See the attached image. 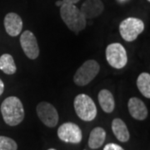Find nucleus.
Returning a JSON list of instances; mask_svg holds the SVG:
<instances>
[{
    "mask_svg": "<svg viewBox=\"0 0 150 150\" xmlns=\"http://www.w3.org/2000/svg\"><path fill=\"white\" fill-rule=\"evenodd\" d=\"M74 107L78 117L83 121L90 122L96 118V105L91 97L87 94L80 93L75 97Z\"/></svg>",
    "mask_w": 150,
    "mask_h": 150,
    "instance_id": "obj_3",
    "label": "nucleus"
},
{
    "mask_svg": "<svg viewBox=\"0 0 150 150\" xmlns=\"http://www.w3.org/2000/svg\"><path fill=\"white\" fill-rule=\"evenodd\" d=\"M0 110L4 121L9 126H17L24 119V108L21 100L16 96L6 98L1 104Z\"/></svg>",
    "mask_w": 150,
    "mask_h": 150,
    "instance_id": "obj_1",
    "label": "nucleus"
},
{
    "mask_svg": "<svg viewBox=\"0 0 150 150\" xmlns=\"http://www.w3.org/2000/svg\"><path fill=\"white\" fill-rule=\"evenodd\" d=\"M65 4H75L77 3H79L80 0H62Z\"/></svg>",
    "mask_w": 150,
    "mask_h": 150,
    "instance_id": "obj_20",
    "label": "nucleus"
},
{
    "mask_svg": "<svg viewBox=\"0 0 150 150\" xmlns=\"http://www.w3.org/2000/svg\"><path fill=\"white\" fill-rule=\"evenodd\" d=\"M119 33L126 42H134L144 30V23L140 18L129 17L119 24Z\"/></svg>",
    "mask_w": 150,
    "mask_h": 150,
    "instance_id": "obj_5",
    "label": "nucleus"
},
{
    "mask_svg": "<svg viewBox=\"0 0 150 150\" xmlns=\"http://www.w3.org/2000/svg\"><path fill=\"white\" fill-rule=\"evenodd\" d=\"M137 87L139 92L147 98H150V74L142 73L137 79Z\"/></svg>",
    "mask_w": 150,
    "mask_h": 150,
    "instance_id": "obj_17",
    "label": "nucleus"
},
{
    "mask_svg": "<svg viewBox=\"0 0 150 150\" xmlns=\"http://www.w3.org/2000/svg\"><path fill=\"white\" fill-rule=\"evenodd\" d=\"M18 144L11 138L0 136V150H17Z\"/></svg>",
    "mask_w": 150,
    "mask_h": 150,
    "instance_id": "obj_18",
    "label": "nucleus"
},
{
    "mask_svg": "<svg viewBox=\"0 0 150 150\" xmlns=\"http://www.w3.org/2000/svg\"><path fill=\"white\" fill-rule=\"evenodd\" d=\"M0 70L8 75H13L16 73V64L11 54H4L0 56Z\"/></svg>",
    "mask_w": 150,
    "mask_h": 150,
    "instance_id": "obj_16",
    "label": "nucleus"
},
{
    "mask_svg": "<svg viewBox=\"0 0 150 150\" xmlns=\"http://www.w3.org/2000/svg\"><path fill=\"white\" fill-rule=\"evenodd\" d=\"M63 4H64V2H63L62 0H59V1H57V2H56V5L59 6V7H61V6L63 5Z\"/></svg>",
    "mask_w": 150,
    "mask_h": 150,
    "instance_id": "obj_22",
    "label": "nucleus"
},
{
    "mask_svg": "<svg viewBox=\"0 0 150 150\" xmlns=\"http://www.w3.org/2000/svg\"><path fill=\"white\" fill-rule=\"evenodd\" d=\"M128 108L130 115L136 120H144L148 117V108L144 101L139 98H130L128 102Z\"/></svg>",
    "mask_w": 150,
    "mask_h": 150,
    "instance_id": "obj_11",
    "label": "nucleus"
},
{
    "mask_svg": "<svg viewBox=\"0 0 150 150\" xmlns=\"http://www.w3.org/2000/svg\"><path fill=\"white\" fill-rule=\"evenodd\" d=\"M5 31L11 37H17L23 29V20L16 13H8L4 20Z\"/></svg>",
    "mask_w": 150,
    "mask_h": 150,
    "instance_id": "obj_10",
    "label": "nucleus"
},
{
    "mask_svg": "<svg viewBox=\"0 0 150 150\" xmlns=\"http://www.w3.org/2000/svg\"><path fill=\"white\" fill-rule=\"evenodd\" d=\"M147 1H148V2H150V0H147Z\"/></svg>",
    "mask_w": 150,
    "mask_h": 150,
    "instance_id": "obj_24",
    "label": "nucleus"
},
{
    "mask_svg": "<svg viewBox=\"0 0 150 150\" xmlns=\"http://www.w3.org/2000/svg\"><path fill=\"white\" fill-rule=\"evenodd\" d=\"M104 5L101 0H86L81 6L80 11L86 19H91L102 14Z\"/></svg>",
    "mask_w": 150,
    "mask_h": 150,
    "instance_id": "obj_12",
    "label": "nucleus"
},
{
    "mask_svg": "<svg viewBox=\"0 0 150 150\" xmlns=\"http://www.w3.org/2000/svg\"><path fill=\"white\" fill-rule=\"evenodd\" d=\"M58 136L59 139L69 144H79L83 134L82 130L76 123L68 122L63 123L58 129Z\"/></svg>",
    "mask_w": 150,
    "mask_h": 150,
    "instance_id": "obj_8",
    "label": "nucleus"
},
{
    "mask_svg": "<svg viewBox=\"0 0 150 150\" xmlns=\"http://www.w3.org/2000/svg\"><path fill=\"white\" fill-rule=\"evenodd\" d=\"M105 54L108 64L113 69H121L128 63L127 51L121 43H112L108 45Z\"/></svg>",
    "mask_w": 150,
    "mask_h": 150,
    "instance_id": "obj_6",
    "label": "nucleus"
},
{
    "mask_svg": "<svg viewBox=\"0 0 150 150\" xmlns=\"http://www.w3.org/2000/svg\"><path fill=\"white\" fill-rule=\"evenodd\" d=\"M60 16L66 26L75 33L83 31L87 25V19L75 4L64 3L60 7Z\"/></svg>",
    "mask_w": 150,
    "mask_h": 150,
    "instance_id": "obj_2",
    "label": "nucleus"
},
{
    "mask_svg": "<svg viewBox=\"0 0 150 150\" xmlns=\"http://www.w3.org/2000/svg\"><path fill=\"white\" fill-rule=\"evenodd\" d=\"M36 112L40 121L48 128H54L59 123V112L50 103L40 102L37 105Z\"/></svg>",
    "mask_w": 150,
    "mask_h": 150,
    "instance_id": "obj_7",
    "label": "nucleus"
},
{
    "mask_svg": "<svg viewBox=\"0 0 150 150\" xmlns=\"http://www.w3.org/2000/svg\"><path fill=\"white\" fill-rule=\"evenodd\" d=\"M4 91V83L2 81V79H0V96L3 94Z\"/></svg>",
    "mask_w": 150,
    "mask_h": 150,
    "instance_id": "obj_21",
    "label": "nucleus"
},
{
    "mask_svg": "<svg viewBox=\"0 0 150 150\" xmlns=\"http://www.w3.org/2000/svg\"><path fill=\"white\" fill-rule=\"evenodd\" d=\"M99 71L100 66L96 60H87L76 71L74 75V82L76 85L80 87L88 85L95 79Z\"/></svg>",
    "mask_w": 150,
    "mask_h": 150,
    "instance_id": "obj_4",
    "label": "nucleus"
},
{
    "mask_svg": "<svg viewBox=\"0 0 150 150\" xmlns=\"http://www.w3.org/2000/svg\"><path fill=\"white\" fill-rule=\"evenodd\" d=\"M112 131L116 139L122 142L126 143L129 140L130 134L126 123L121 118H114L112 121Z\"/></svg>",
    "mask_w": 150,
    "mask_h": 150,
    "instance_id": "obj_13",
    "label": "nucleus"
},
{
    "mask_svg": "<svg viewBox=\"0 0 150 150\" xmlns=\"http://www.w3.org/2000/svg\"><path fill=\"white\" fill-rule=\"evenodd\" d=\"M103 150H124V149H123V148H122L120 145L110 143V144H108L107 145H105V147L103 148Z\"/></svg>",
    "mask_w": 150,
    "mask_h": 150,
    "instance_id": "obj_19",
    "label": "nucleus"
},
{
    "mask_svg": "<svg viewBox=\"0 0 150 150\" xmlns=\"http://www.w3.org/2000/svg\"><path fill=\"white\" fill-rule=\"evenodd\" d=\"M106 139V132L101 127H96L93 129L88 138V147L92 149L100 148Z\"/></svg>",
    "mask_w": 150,
    "mask_h": 150,
    "instance_id": "obj_15",
    "label": "nucleus"
},
{
    "mask_svg": "<svg viewBox=\"0 0 150 150\" xmlns=\"http://www.w3.org/2000/svg\"><path fill=\"white\" fill-rule=\"evenodd\" d=\"M98 99L103 112L110 113L115 108V101L111 92L108 89H102L98 93Z\"/></svg>",
    "mask_w": 150,
    "mask_h": 150,
    "instance_id": "obj_14",
    "label": "nucleus"
},
{
    "mask_svg": "<svg viewBox=\"0 0 150 150\" xmlns=\"http://www.w3.org/2000/svg\"><path fill=\"white\" fill-rule=\"evenodd\" d=\"M48 150H56V149H49Z\"/></svg>",
    "mask_w": 150,
    "mask_h": 150,
    "instance_id": "obj_23",
    "label": "nucleus"
},
{
    "mask_svg": "<svg viewBox=\"0 0 150 150\" xmlns=\"http://www.w3.org/2000/svg\"><path fill=\"white\" fill-rule=\"evenodd\" d=\"M20 45L24 54L29 59H38L39 56V47L35 35L29 30H25L20 36Z\"/></svg>",
    "mask_w": 150,
    "mask_h": 150,
    "instance_id": "obj_9",
    "label": "nucleus"
}]
</instances>
